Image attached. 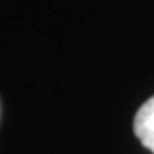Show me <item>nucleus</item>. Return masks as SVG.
<instances>
[{"instance_id": "1", "label": "nucleus", "mask_w": 154, "mask_h": 154, "mask_svg": "<svg viewBox=\"0 0 154 154\" xmlns=\"http://www.w3.org/2000/svg\"><path fill=\"white\" fill-rule=\"evenodd\" d=\"M134 134L154 154V96L149 98L135 113Z\"/></svg>"}]
</instances>
